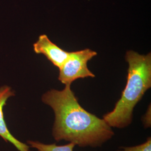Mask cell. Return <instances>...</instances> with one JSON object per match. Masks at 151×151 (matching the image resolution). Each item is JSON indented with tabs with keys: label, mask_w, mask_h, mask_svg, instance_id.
<instances>
[{
	"label": "cell",
	"mask_w": 151,
	"mask_h": 151,
	"mask_svg": "<svg viewBox=\"0 0 151 151\" xmlns=\"http://www.w3.org/2000/svg\"><path fill=\"white\" fill-rule=\"evenodd\" d=\"M42 100L53 109L54 122L52 135L57 142L64 140L80 147H99L113 137L108 123L82 108L70 88L52 89L44 93Z\"/></svg>",
	"instance_id": "1"
},
{
	"label": "cell",
	"mask_w": 151,
	"mask_h": 151,
	"mask_svg": "<svg viewBox=\"0 0 151 151\" xmlns=\"http://www.w3.org/2000/svg\"><path fill=\"white\" fill-rule=\"evenodd\" d=\"M125 59L129 64L127 82L113 110L103 116L111 128L123 129L132 124L134 108L151 87V54L141 55L130 50Z\"/></svg>",
	"instance_id": "2"
},
{
	"label": "cell",
	"mask_w": 151,
	"mask_h": 151,
	"mask_svg": "<svg viewBox=\"0 0 151 151\" xmlns=\"http://www.w3.org/2000/svg\"><path fill=\"white\" fill-rule=\"evenodd\" d=\"M96 55V52L90 49L70 52L67 59L60 68L58 80L65 85H70L79 78L95 77V75L87 67V62Z\"/></svg>",
	"instance_id": "3"
},
{
	"label": "cell",
	"mask_w": 151,
	"mask_h": 151,
	"mask_svg": "<svg viewBox=\"0 0 151 151\" xmlns=\"http://www.w3.org/2000/svg\"><path fill=\"white\" fill-rule=\"evenodd\" d=\"M33 48L37 54L44 55L54 66L59 69L67 59L70 52L65 51L53 43L47 35L43 34L34 44Z\"/></svg>",
	"instance_id": "4"
},
{
	"label": "cell",
	"mask_w": 151,
	"mask_h": 151,
	"mask_svg": "<svg viewBox=\"0 0 151 151\" xmlns=\"http://www.w3.org/2000/svg\"><path fill=\"white\" fill-rule=\"evenodd\" d=\"M14 95L15 92L10 87L5 85L0 87V137L6 142L11 143L19 151H30L29 146L17 139L11 134L4 118V108L8 99Z\"/></svg>",
	"instance_id": "5"
},
{
	"label": "cell",
	"mask_w": 151,
	"mask_h": 151,
	"mask_svg": "<svg viewBox=\"0 0 151 151\" xmlns=\"http://www.w3.org/2000/svg\"><path fill=\"white\" fill-rule=\"evenodd\" d=\"M27 144L30 147L37 149L38 151H73L75 144L70 143L65 145L58 146L56 144L47 145L39 141L27 140Z\"/></svg>",
	"instance_id": "6"
},
{
	"label": "cell",
	"mask_w": 151,
	"mask_h": 151,
	"mask_svg": "<svg viewBox=\"0 0 151 151\" xmlns=\"http://www.w3.org/2000/svg\"><path fill=\"white\" fill-rule=\"evenodd\" d=\"M117 151H151V138L148 137L146 142L133 147H121Z\"/></svg>",
	"instance_id": "7"
},
{
	"label": "cell",
	"mask_w": 151,
	"mask_h": 151,
	"mask_svg": "<svg viewBox=\"0 0 151 151\" xmlns=\"http://www.w3.org/2000/svg\"><path fill=\"white\" fill-rule=\"evenodd\" d=\"M151 105H150L147 112L142 118V121L145 128L151 127Z\"/></svg>",
	"instance_id": "8"
}]
</instances>
